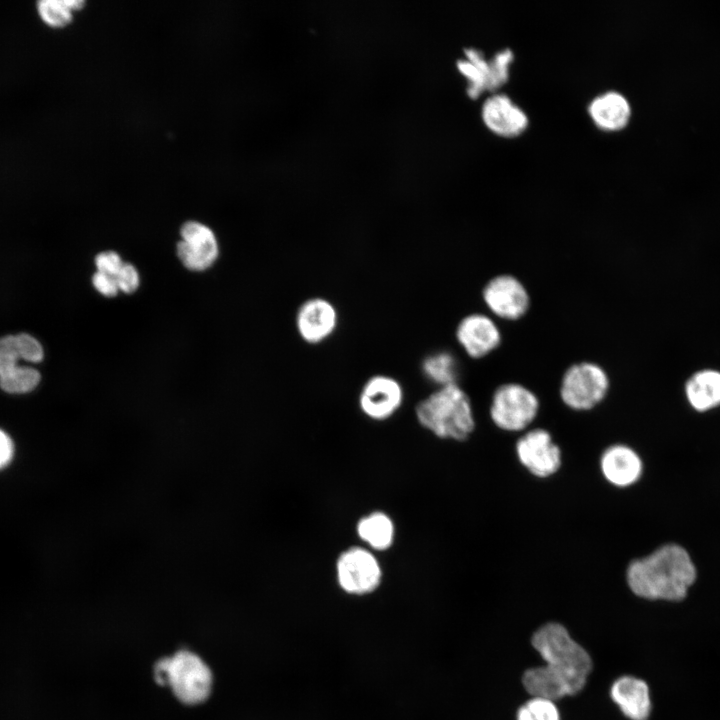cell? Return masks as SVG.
Returning a JSON list of instances; mask_svg holds the SVG:
<instances>
[{"instance_id":"cell-22","label":"cell","mask_w":720,"mask_h":720,"mask_svg":"<svg viewBox=\"0 0 720 720\" xmlns=\"http://www.w3.org/2000/svg\"><path fill=\"white\" fill-rule=\"evenodd\" d=\"M421 369L424 376L439 387L456 383L457 361L449 352L441 351L426 356Z\"/></svg>"},{"instance_id":"cell-26","label":"cell","mask_w":720,"mask_h":720,"mask_svg":"<svg viewBox=\"0 0 720 720\" xmlns=\"http://www.w3.org/2000/svg\"><path fill=\"white\" fill-rule=\"evenodd\" d=\"M119 254L114 251H105L95 257V265L98 272L115 277L123 266Z\"/></svg>"},{"instance_id":"cell-28","label":"cell","mask_w":720,"mask_h":720,"mask_svg":"<svg viewBox=\"0 0 720 720\" xmlns=\"http://www.w3.org/2000/svg\"><path fill=\"white\" fill-rule=\"evenodd\" d=\"M14 454V445L11 438L0 429V469L7 466Z\"/></svg>"},{"instance_id":"cell-24","label":"cell","mask_w":720,"mask_h":720,"mask_svg":"<svg viewBox=\"0 0 720 720\" xmlns=\"http://www.w3.org/2000/svg\"><path fill=\"white\" fill-rule=\"evenodd\" d=\"M516 720H561V717L554 700L532 696L519 707Z\"/></svg>"},{"instance_id":"cell-5","label":"cell","mask_w":720,"mask_h":720,"mask_svg":"<svg viewBox=\"0 0 720 720\" xmlns=\"http://www.w3.org/2000/svg\"><path fill=\"white\" fill-rule=\"evenodd\" d=\"M42 358V346L28 334L0 338V387L9 393H25L33 390L40 381L39 372L17 363L20 359L40 362Z\"/></svg>"},{"instance_id":"cell-1","label":"cell","mask_w":720,"mask_h":720,"mask_svg":"<svg viewBox=\"0 0 720 720\" xmlns=\"http://www.w3.org/2000/svg\"><path fill=\"white\" fill-rule=\"evenodd\" d=\"M531 643L545 665L524 672L522 684L530 695L555 701L584 688L592 660L563 625L551 622L541 626L534 632Z\"/></svg>"},{"instance_id":"cell-23","label":"cell","mask_w":720,"mask_h":720,"mask_svg":"<svg viewBox=\"0 0 720 720\" xmlns=\"http://www.w3.org/2000/svg\"><path fill=\"white\" fill-rule=\"evenodd\" d=\"M84 4L82 0H42L37 3V11L47 25L58 28L70 23L72 12Z\"/></svg>"},{"instance_id":"cell-14","label":"cell","mask_w":720,"mask_h":720,"mask_svg":"<svg viewBox=\"0 0 720 720\" xmlns=\"http://www.w3.org/2000/svg\"><path fill=\"white\" fill-rule=\"evenodd\" d=\"M296 329L301 339L311 345L326 341L336 330L338 312L327 299L314 297L304 301L295 318Z\"/></svg>"},{"instance_id":"cell-2","label":"cell","mask_w":720,"mask_h":720,"mask_svg":"<svg viewBox=\"0 0 720 720\" xmlns=\"http://www.w3.org/2000/svg\"><path fill=\"white\" fill-rule=\"evenodd\" d=\"M631 591L648 600L680 601L696 579V568L681 546L667 544L632 561L626 572Z\"/></svg>"},{"instance_id":"cell-18","label":"cell","mask_w":720,"mask_h":720,"mask_svg":"<svg viewBox=\"0 0 720 720\" xmlns=\"http://www.w3.org/2000/svg\"><path fill=\"white\" fill-rule=\"evenodd\" d=\"M600 468L610 484L624 488L638 481L642 473V461L632 448L615 444L602 453Z\"/></svg>"},{"instance_id":"cell-17","label":"cell","mask_w":720,"mask_h":720,"mask_svg":"<svg viewBox=\"0 0 720 720\" xmlns=\"http://www.w3.org/2000/svg\"><path fill=\"white\" fill-rule=\"evenodd\" d=\"M610 697L630 720H647L651 712L650 692L647 683L635 676L623 675L610 687Z\"/></svg>"},{"instance_id":"cell-20","label":"cell","mask_w":720,"mask_h":720,"mask_svg":"<svg viewBox=\"0 0 720 720\" xmlns=\"http://www.w3.org/2000/svg\"><path fill=\"white\" fill-rule=\"evenodd\" d=\"M356 531L363 542L377 551L390 548L395 536L392 519L379 511L362 517L357 523Z\"/></svg>"},{"instance_id":"cell-12","label":"cell","mask_w":720,"mask_h":720,"mask_svg":"<svg viewBox=\"0 0 720 720\" xmlns=\"http://www.w3.org/2000/svg\"><path fill=\"white\" fill-rule=\"evenodd\" d=\"M402 402L401 384L395 378L384 374L370 377L359 395L361 411L375 421H383L393 416Z\"/></svg>"},{"instance_id":"cell-6","label":"cell","mask_w":720,"mask_h":720,"mask_svg":"<svg viewBox=\"0 0 720 720\" xmlns=\"http://www.w3.org/2000/svg\"><path fill=\"white\" fill-rule=\"evenodd\" d=\"M538 409L539 402L532 391L520 384L508 383L494 392L490 417L498 428L517 432L535 419Z\"/></svg>"},{"instance_id":"cell-21","label":"cell","mask_w":720,"mask_h":720,"mask_svg":"<svg viewBox=\"0 0 720 720\" xmlns=\"http://www.w3.org/2000/svg\"><path fill=\"white\" fill-rule=\"evenodd\" d=\"M690 404L699 411L720 404V373L706 370L695 374L686 385Z\"/></svg>"},{"instance_id":"cell-10","label":"cell","mask_w":720,"mask_h":720,"mask_svg":"<svg viewBox=\"0 0 720 720\" xmlns=\"http://www.w3.org/2000/svg\"><path fill=\"white\" fill-rule=\"evenodd\" d=\"M515 450L519 462L536 477H549L560 468V448L544 429L525 433L518 439Z\"/></svg>"},{"instance_id":"cell-25","label":"cell","mask_w":720,"mask_h":720,"mask_svg":"<svg viewBox=\"0 0 720 720\" xmlns=\"http://www.w3.org/2000/svg\"><path fill=\"white\" fill-rule=\"evenodd\" d=\"M114 278L118 289L124 293H132L136 291L140 283L138 271L130 263H124Z\"/></svg>"},{"instance_id":"cell-4","label":"cell","mask_w":720,"mask_h":720,"mask_svg":"<svg viewBox=\"0 0 720 720\" xmlns=\"http://www.w3.org/2000/svg\"><path fill=\"white\" fill-rule=\"evenodd\" d=\"M153 671L155 681L170 688L183 704H200L212 690L210 668L198 655L188 650L160 659Z\"/></svg>"},{"instance_id":"cell-27","label":"cell","mask_w":720,"mask_h":720,"mask_svg":"<svg viewBox=\"0 0 720 720\" xmlns=\"http://www.w3.org/2000/svg\"><path fill=\"white\" fill-rule=\"evenodd\" d=\"M92 283L99 293L107 297H113L119 291L114 277L98 271L93 275Z\"/></svg>"},{"instance_id":"cell-8","label":"cell","mask_w":720,"mask_h":720,"mask_svg":"<svg viewBox=\"0 0 720 720\" xmlns=\"http://www.w3.org/2000/svg\"><path fill=\"white\" fill-rule=\"evenodd\" d=\"M464 53L466 59L459 60L457 67L468 80L467 93L471 98H477L484 91H495L507 82L514 58L510 49H503L488 60L474 48L465 49Z\"/></svg>"},{"instance_id":"cell-7","label":"cell","mask_w":720,"mask_h":720,"mask_svg":"<svg viewBox=\"0 0 720 720\" xmlns=\"http://www.w3.org/2000/svg\"><path fill=\"white\" fill-rule=\"evenodd\" d=\"M609 379L597 364L582 362L570 366L564 373L560 395L562 401L574 410H589L606 396Z\"/></svg>"},{"instance_id":"cell-16","label":"cell","mask_w":720,"mask_h":720,"mask_svg":"<svg viewBox=\"0 0 720 720\" xmlns=\"http://www.w3.org/2000/svg\"><path fill=\"white\" fill-rule=\"evenodd\" d=\"M456 339L471 358H481L499 345L501 335L489 317L470 314L459 322Z\"/></svg>"},{"instance_id":"cell-3","label":"cell","mask_w":720,"mask_h":720,"mask_svg":"<svg viewBox=\"0 0 720 720\" xmlns=\"http://www.w3.org/2000/svg\"><path fill=\"white\" fill-rule=\"evenodd\" d=\"M419 424L438 438L462 441L475 421L469 397L456 383L439 387L415 408Z\"/></svg>"},{"instance_id":"cell-11","label":"cell","mask_w":720,"mask_h":720,"mask_svg":"<svg viewBox=\"0 0 720 720\" xmlns=\"http://www.w3.org/2000/svg\"><path fill=\"white\" fill-rule=\"evenodd\" d=\"M176 251L182 264L192 271H204L217 259L218 243L214 232L197 221L185 222Z\"/></svg>"},{"instance_id":"cell-19","label":"cell","mask_w":720,"mask_h":720,"mask_svg":"<svg viewBox=\"0 0 720 720\" xmlns=\"http://www.w3.org/2000/svg\"><path fill=\"white\" fill-rule=\"evenodd\" d=\"M588 113L599 129L614 132L628 124L631 108L628 100L621 93L607 91L590 102Z\"/></svg>"},{"instance_id":"cell-13","label":"cell","mask_w":720,"mask_h":720,"mask_svg":"<svg viewBox=\"0 0 720 720\" xmlns=\"http://www.w3.org/2000/svg\"><path fill=\"white\" fill-rule=\"evenodd\" d=\"M483 300L496 316L506 320L519 319L529 307L525 287L511 275L491 279L483 289Z\"/></svg>"},{"instance_id":"cell-9","label":"cell","mask_w":720,"mask_h":720,"mask_svg":"<svg viewBox=\"0 0 720 720\" xmlns=\"http://www.w3.org/2000/svg\"><path fill=\"white\" fill-rule=\"evenodd\" d=\"M336 576L344 592L362 596L378 588L382 571L378 560L370 551L361 547H351L338 557Z\"/></svg>"},{"instance_id":"cell-15","label":"cell","mask_w":720,"mask_h":720,"mask_svg":"<svg viewBox=\"0 0 720 720\" xmlns=\"http://www.w3.org/2000/svg\"><path fill=\"white\" fill-rule=\"evenodd\" d=\"M481 116L486 127L502 137H516L528 126L526 113L506 94H493L483 103Z\"/></svg>"}]
</instances>
